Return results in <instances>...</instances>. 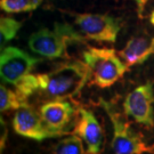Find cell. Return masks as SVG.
<instances>
[{"instance_id":"cell-13","label":"cell","mask_w":154,"mask_h":154,"mask_svg":"<svg viewBox=\"0 0 154 154\" xmlns=\"http://www.w3.org/2000/svg\"><path fill=\"white\" fill-rule=\"evenodd\" d=\"M51 152L53 154H87L82 139L74 134L60 139L53 146Z\"/></svg>"},{"instance_id":"cell-10","label":"cell","mask_w":154,"mask_h":154,"mask_svg":"<svg viewBox=\"0 0 154 154\" xmlns=\"http://www.w3.org/2000/svg\"><path fill=\"white\" fill-rule=\"evenodd\" d=\"M39 114L48 129L63 132L67 131L66 128L74 116V107L65 99H51L40 106Z\"/></svg>"},{"instance_id":"cell-9","label":"cell","mask_w":154,"mask_h":154,"mask_svg":"<svg viewBox=\"0 0 154 154\" xmlns=\"http://www.w3.org/2000/svg\"><path fill=\"white\" fill-rule=\"evenodd\" d=\"M72 134L82 139L87 154L102 153L104 144V131L98 119L90 110H79V121L77 122Z\"/></svg>"},{"instance_id":"cell-16","label":"cell","mask_w":154,"mask_h":154,"mask_svg":"<svg viewBox=\"0 0 154 154\" xmlns=\"http://www.w3.org/2000/svg\"><path fill=\"white\" fill-rule=\"evenodd\" d=\"M14 87L21 96L28 99L35 91L40 90V82H39L38 74L29 73L24 78H22Z\"/></svg>"},{"instance_id":"cell-7","label":"cell","mask_w":154,"mask_h":154,"mask_svg":"<svg viewBox=\"0 0 154 154\" xmlns=\"http://www.w3.org/2000/svg\"><path fill=\"white\" fill-rule=\"evenodd\" d=\"M40 61V58L32 57L17 47L9 46L2 48L0 55V77L2 82L15 86Z\"/></svg>"},{"instance_id":"cell-18","label":"cell","mask_w":154,"mask_h":154,"mask_svg":"<svg viewBox=\"0 0 154 154\" xmlns=\"http://www.w3.org/2000/svg\"><path fill=\"white\" fill-rule=\"evenodd\" d=\"M134 2H135V5H136V11H137V14H138V17L139 18H143V13L145 11V7L147 5V2H149V0H132Z\"/></svg>"},{"instance_id":"cell-5","label":"cell","mask_w":154,"mask_h":154,"mask_svg":"<svg viewBox=\"0 0 154 154\" xmlns=\"http://www.w3.org/2000/svg\"><path fill=\"white\" fill-rule=\"evenodd\" d=\"M74 23L85 38L114 44L121 30V18L107 14H75Z\"/></svg>"},{"instance_id":"cell-12","label":"cell","mask_w":154,"mask_h":154,"mask_svg":"<svg viewBox=\"0 0 154 154\" xmlns=\"http://www.w3.org/2000/svg\"><path fill=\"white\" fill-rule=\"evenodd\" d=\"M29 106L28 99L24 98L16 90L7 88L5 85L0 86V111L1 113L11 110H20L22 107Z\"/></svg>"},{"instance_id":"cell-2","label":"cell","mask_w":154,"mask_h":154,"mask_svg":"<svg viewBox=\"0 0 154 154\" xmlns=\"http://www.w3.org/2000/svg\"><path fill=\"white\" fill-rule=\"evenodd\" d=\"M85 42V37L67 23H55L54 29H40L29 38V48L41 57L56 60L66 57L69 44Z\"/></svg>"},{"instance_id":"cell-4","label":"cell","mask_w":154,"mask_h":154,"mask_svg":"<svg viewBox=\"0 0 154 154\" xmlns=\"http://www.w3.org/2000/svg\"><path fill=\"white\" fill-rule=\"evenodd\" d=\"M99 106L106 112L113 128L111 149L114 154H154V147L144 143L143 138L131 128L130 123L122 116L111 102L98 99Z\"/></svg>"},{"instance_id":"cell-1","label":"cell","mask_w":154,"mask_h":154,"mask_svg":"<svg viewBox=\"0 0 154 154\" xmlns=\"http://www.w3.org/2000/svg\"><path fill=\"white\" fill-rule=\"evenodd\" d=\"M40 90L53 99L78 96L91 79V72L83 61L72 60L56 65L51 71L38 74Z\"/></svg>"},{"instance_id":"cell-6","label":"cell","mask_w":154,"mask_h":154,"mask_svg":"<svg viewBox=\"0 0 154 154\" xmlns=\"http://www.w3.org/2000/svg\"><path fill=\"white\" fill-rule=\"evenodd\" d=\"M126 116L145 127L154 128V87L152 81L143 83L131 90L123 100Z\"/></svg>"},{"instance_id":"cell-14","label":"cell","mask_w":154,"mask_h":154,"mask_svg":"<svg viewBox=\"0 0 154 154\" xmlns=\"http://www.w3.org/2000/svg\"><path fill=\"white\" fill-rule=\"evenodd\" d=\"M42 0H0V8L8 14L30 13L35 11Z\"/></svg>"},{"instance_id":"cell-8","label":"cell","mask_w":154,"mask_h":154,"mask_svg":"<svg viewBox=\"0 0 154 154\" xmlns=\"http://www.w3.org/2000/svg\"><path fill=\"white\" fill-rule=\"evenodd\" d=\"M11 126L17 135L24 138H28V139L37 140V142H41V140L48 139V138L63 137V136H67V135L72 134L70 131H51L50 129H48L45 126L39 112H37L30 105L17 110L13 118Z\"/></svg>"},{"instance_id":"cell-15","label":"cell","mask_w":154,"mask_h":154,"mask_svg":"<svg viewBox=\"0 0 154 154\" xmlns=\"http://www.w3.org/2000/svg\"><path fill=\"white\" fill-rule=\"evenodd\" d=\"M22 26V22H18L11 17H1L0 20V41H1V49L4 45L11 39L16 37L18 30Z\"/></svg>"},{"instance_id":"cell-17","label":"cell","mask_w":154,"mask_h":154,"mask_svg":"<svg viewBox=\"0 0 154 154\" xmlns=\"http://www.w3.org/2000/svg\"><path fill=\"white\" fill-rule=\"evenodd\" d=\"M8 139V129L6 126V122L2 118H0V153L2 154L6 147V143Z\"/></svg>"},{"instance_id":"cell-19","label":"cell","mask_w":154,"mask_h":154,"mask_svg":"<svg viewBox=\"0 0 154 154\" xmlns=\"http://www.w3.org/2000/svg\"><path fill=\"white\" fill-rule=\"evenodd\" d=\"M149 23H151L152 25H154V9H153V11L151 13V15H149Z\"/></svg>"},{"instance_id":"cell-3","label":"cell","mask_w":154,"mask_h":154,"mask_svg":"<svg viewBox=\"0 0 154 154\" xmlns=\"http://www.w3.org/2000/svg\"><path fill=\"white\" fill-rule=\"evenodd\" d=\"M82 58L91 72V83L99 88L113 86L129 71V66L113 48L88 47L82 51Z\"/></svg>"},{"instance_id":"cell-11","label":"cell","mask_w":154,"mask_h":154,"mask_svg":"<svg viewBox=\"0 0 154 154\" xmlns=\"http://www.w3.org/2000/svg\"><path fill=\"white\" fill-rule=\"evenodd\" d=\"M119 55L129 67L143 64L154 55V37H132Z\"/></svg>"}]
</instances>
